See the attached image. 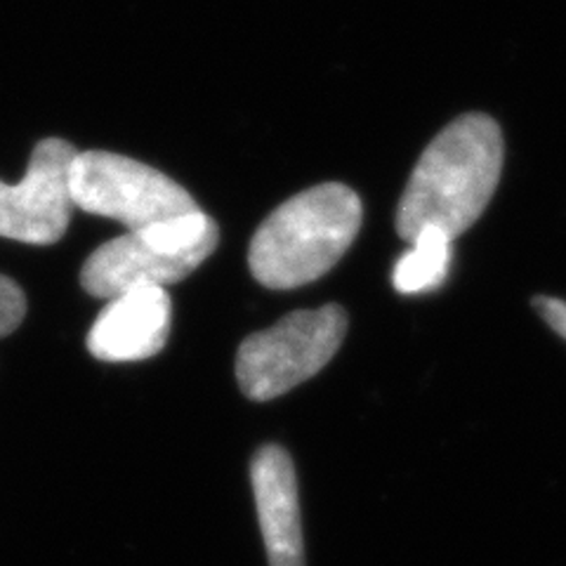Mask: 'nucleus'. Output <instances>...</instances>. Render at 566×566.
I'll return each instance as SVG.
<instances>
[{
  "mask_svg": "<svg viewBox=\"0 0 566 566\" xmlns=\"http://www.w3.org/2000/svg\"><path fill=\"white\" fill-rule=\"evenodd\" d=\"M78 149L60 137L35 145L22 182L0 180V237L31 245L57 243L74 212L69 168Z\"/></svg>",
  "mask_w": 566,
  "mask_h": 566,
  "instance_id": "6",
  "label": "nucleus"
},
{
  "mask_svg": "<svg viewBox=\"0 0 566 566\" xmlns=\"http://www.w3.org/2000/svg\"><path fill=\"white\" fill-rule=\"evenodd\" d=\"M503 135L484 114H465L441 130L416 164L397 208V232L413 241L422 229L455 239L489 206L503 170Z\"/></svg>",
  "mask_w": 566,
  "mask_h": 566,
  "instance_id": "1",
  "label": "nucleus"
},
{
  "mask_svg": "<svg viewBox=\"0 0 566 566\" xmlns=\"http://www.w3.org/2000/svg\"><path fill=\"white\" fill-rule=\"evenodd\" d=\"M451 243L453 239L439 229H422L411 241V251H406L395 264V289L401 295L439 289L451 268Z\"/></svg>",
  "mask_w": 566,
  "mask_h": 566,
  "instance_id": "9",
  "label": "nucleus"
},
{
  "mask_svg": "<svg viewBox=\"0 0 566 566\" xmlns=\"http://www.w3.org/2000/svg\"><path fill=\"white\" fill-rule=\"evenodd\" d=\"M536 310L543 316V322L557 331L566 340V303L557 297H536Z\"/></svg>",
  "mask_w": 566,
  "mask_h": 566,
  "instance_id": "11",
  "label": "nucleus"
},
{
  "mask_svg": "<svg viewBox=\"0 0 566 566\" xmlns=\"http://www.w3.org/2000/svg\"><path fill=\"white\" fill-rule=\"evenodd\" d=\"M74 208L112 218L130 229L201 210L191 193L168 175L114 151H78L69 168Z\"/></svg>",
  "mask_w": 566,
  "mask_h": 566,
  "instance_id": "5",
  "label": "nucleus"
},
{
  "mask_svg": "<svg viewBox=\"0 0 566 566\" xmlns=\"http://www.w3.org/2000/svg\"><path fill=\"white\" fill-rule=\"evenodd\" d=\"M347 314L340 305L300 310L245 338L237 354V380L253 401H270L316 376L340 349Z\"/></svg>",
  "mask_w": 566,
  "mask_h": 566,
  "instance_id": "4",
  "label": "nucleus"
},
{
  "mask_svg": "<svg viewBox=\"0 0 566 566\" xmlns=\"http://www.w3.org/2000/svg\"><path fill=\"white\" fill-rule=\"evenodd\" d=\"M172 300L166 289H135L112 297L87 333V349L102 361L156 357L168 343Z\"/></svg>",
  "mask_w": 566,
  "mask_h": 566,
  "instance_id": "7",
  "label": "nucleus"
},
{
  "mask_svg": "<svg viewBox=\"0 0 566 566\" xmlns=\"http://www.w3.org/2000/svg\"><path fill=\"white\" fill-rule=\"evenodd\" d=\"M27 297L24 291L8 276H0V338L14 333L24 322Z\"/></svg>",
  "mask_w": 566,
  "mask_h": 566,
  "instance_id": "10",
  "label": "nucleus"
},
{
  "mask_svg": "<svg viewBox=\"0 0 566 566\" xmlns=\"http://www.w3.org/2000/svg\"><path fill=\"white\" fill-rule=\"evenodd\" d=\"M357 191L326 182L295 193L264 220L248 248V268L264 289H300L328 274L359 234Z\"/></svg>",
  "mask_w": 566,
  "mask_h": 566,
  "instance_id": "2",
  "label": "nucleus"
},
{
  "mask_svg": "<svg viewBox=\"0 0 566 566\" xmlns=\"http://www.w3.org/2000/svg\"><path fill=\"white\" fill-rule=\"evenodd\" d=\"M218 241V222L203 210L130 229L85 260L81 286L99 300L135 289H166L197 270Z\"/></svg>",
  "mask_w": 566,
  "mask_h": 566,
  "instance_id": "3",
  "label": "nucleus"
},
{
  "mask_svg": "<svg viewBox=\"0 0 566 566\" xmlns=\"http://www.w3.org/2000/svg\"><path fill=\"white\" fill-rule=\"evenodd\" d=\"M251 482L270 566H305L297 480L289 451L276 444L258 449Z\"/></svg>",
  "mask_w": 566,
  "mask_h": 566,
  "instance_id": "8",
  "label": "nucleus"
}]
</instances>
